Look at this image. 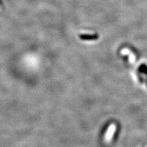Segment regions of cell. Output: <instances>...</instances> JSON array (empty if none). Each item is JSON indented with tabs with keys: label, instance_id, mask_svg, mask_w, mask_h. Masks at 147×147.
Masks as SVG:
<instances>
[{
	"label": "cell",
	"instance_id": "1",
	"mask_svg": "<svg viewBox=\"0 0 147 147\" xmlns=\"http://www.w3.org/2000/svg\"><path fill=\"white\" fill-rule=\"evenodd\" d=\"M116 129V126L115 124L113 123L111 124L109 127H108L107 131H106V134H105V137H104V141L106 143H109L110 142L111 140L113 139V135L115 133Z\"/></svg>",
	"mask_w": 147,
	"mask_h": 147
}]
</instances>
